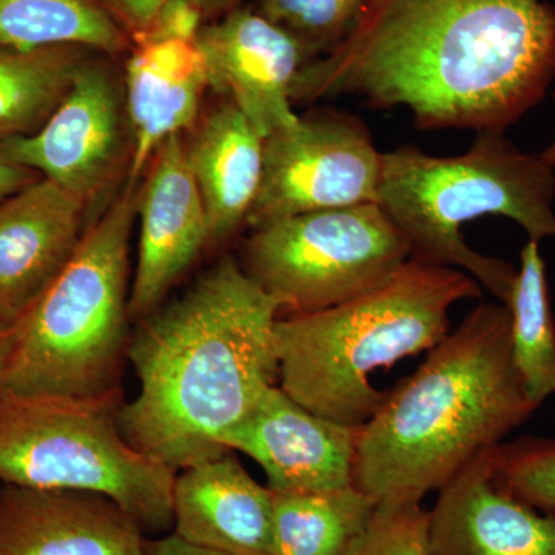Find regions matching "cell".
I'll return each mask as SVG.
<instances>
[{"mask_svg": "<svg viewBox=\"0 0 555 555\" xmlns=\"http://www.w3.org/2000/svg\"><path fill=\"white\" fill-rule=\"evenodd\" d=\"M555 78L550 0H367L334 50L308 62L292 100L353 94L406 107L420 129L505 131Z\"/></svg>", "mask_w": 555, "mask_h": 555, "instance_id": "1", "label": "cell"}, {"mask_svg": "<svg viewBox=\"0 0 555 555\" xmlns=\"http://www.w3.org/2000/svg\"><path fill=\"white\" fill-rule=\"evenodd\" d=\"M283 310L224 255L181 297L139 321L129 360L141 387L119 412L131 447L175 473L230 452L221 437L280 382Z\"/></svg>", "mask_w": 555, "mask_h": 555, "instance_id": "2", "label": "cell"}, {"mask_svg": "<svg viewBox=\"0 0 555 555\" xmlns=\"http://www.w3.org/2000/svg\"><path fill=\"white\" fill-rule=\"evenodd\" d=\"M537 409L514 367L509 310L478 305L361 426L353 485L378 505L422 503Z\"/></svg>", "mask_w": 555, "mask_h": 555, "instance_id": "3", "label": "cell"}, {"mask_svg": "<svg viewBox=\"0 0 555 555\" xmlns=\"http://www.w3.org/2000/svg\"><path fill=\"white\" fill-rule=\"evenodd\" d=\"M480 297L478 281L462 270L409 259L360 297L278 318V383L313 414L364 426L389 396L372 374L434 349L449 334L452 306Z\"/></svg>", "mask_w": 555, "mask_h": 555, "instance_id": "4", "label": "cell"}, {"mask_svg": "<svg viewBox=\"0 0 555 555\" xmlns=\"http://www.w3.org/2000/svg\"><path fill=\"white\" fill-rule=\"evenodd\" d=\"M555 171L545 156L520 152L505 131H480L459 156L412 145L383 153L378 206L406 236L411 259L460 268L505 305L517 270L473 250L462 225L485 215L516 221L529 240L555 238Z\"/></svg>", "mask_w": 555, "mask_h": 555, "instance_id": "5", "label": "cell"}, {"mask_svg": "<svg viewBox=\"0 0 555 555\" xmlns=\"http://www.w3.org/2000/svg\"><path fill=\"white\" fill-rule=\"evenodd\" d=\"M139 189L141 181L126 179L56 280L10 327L0 393L96 397L120 387Z\"/></svg>", "mask_w": 555, "mask_h": 555, "instance_id": "6", "label": "cell"}, {"mask_svg": "<svg viewBox=\"0 0 555 555\" xmlns=\"http://www.w3.org/2000/svg\"><path fill=\"white\" fill-rule=\"evenodd\" d=\"M122 387L96 397L0 393V485L94 492L142 529L173 528L177 473L120 433Z\"/></svg>", "mask_w": 555, "mask_h": 555, "instance_id": "7", "label": "cell"}, {"mask_svg": "<svg viewBox=\"0 0 555 555\" xmlns=\"http://www.w3.org/2000/svg\"><path fill=\"white\" fill-rule=\"evenodd\" d=\"M243 257L244 272L284 310L310 313L385 283L411 259V246L378 204H363L254 229Z\"/></svg>", "mask_w": 555, "mask_h": 555, "instance_id": "8", "label": "cell"}, {"mask_svg": "<svg viewBox=\"0 0 555 555\" xmlns=\"http://www.w3.org/2000/svg\"><path fill=\"white\" fill-rule=\"evenodd\" d=\"M115 57L93 53L38 130L0 142L14 163L93 207L129 177L131 131Z\"/></svg>", "mask_w": 555, "mask_h": 555, "instance_id": "9", "label": "cell"}, {"mask_svg": "<svg viewBox=\"0 0 555 555\" xmlns=\"http://www.w3.org/2000/svg\"><path fill=\"white\" fill-rule=\"evenodd\" d=\"M382 159L356 116L318 113L264 139L261 185L247 224L378 204Z\"/></svg>", "mask_w": 555, "mask_h": 555, "instance_id": "10", "label": "cell"}, {"mask_svg": "<svg viewBox=\"0 0 555 555\" xmlns=\"http://www.w3.org/2000/svg\"><path fill=\"white\" fill-rule=\"evenodd\" d=\"M198 43L208 89L236 105L262 138L298 122L292 91L315 57L294 36L257 10L240 7L204 25Z\"/></svg>", "mask_w": 555, "mask_h": 555, "instance_id": "11", "label": "cell"}, {"mask_svg": "<svg viewBox=\"0 0 555 555\" xmlns=\"http://www.w3.org/2000/svg\"><path fill=\"white\" fill-rule=\"evenodd\" d=\"M360 429L313 414L273 386L221 444L255 460L275 494H310L353 485Z\"/></svg>", "mask_w": 555, "mask_h": 555, "instance_id": "12", "label": "cell"}, {"mask_svg": "<svg viewBox=\"0 0 555 555\" xmlns=\"http://www.w3.org/2000/svg\"><path fill=\"white\" fill-rule=\"evenodd\" d=\"M184 134L156 150L139 189L138 262L129 302L130 321L138 323L164 305L208 248L206 208L190 170Z\"/></svg>", "mask_w": 555, "mask_h": 555, "instance_id": "13", "label": "cell"}, {"mask_svg": "<svg viewBox=\"0 0 555 555\" xmlns=\"http://www.w3.org/2000/svg\"><path fill=\"white\" fill-rule=\"evenodd\" d=\"M89 206L47 178L0 201V321L13 326L56 280L87 224Z\"/></svg>", "mask_w": 555, "mask_h": 555, "instance_id": "14", "label": "cell"}, {"mask_svg": "<svg viewBox=\"0 0 555 555\" xmlns=\"http://www.w3.org/2000/svg\"><path fill=\"white\" fill-rule=\"evenodd\" d=\"M142 531L105 495L0 486V555H147Z\"/></svg>", "mask_w": 555, "mask_h": 555, "instance_id": "15", "label": "cell"}, {"mask_svg": "<svg viewBox=\"0 0 555 555\" xmlns=\"http://www.w3.org/2000/svg\"><path fill=\"white\" fill-rule=\"evenodd\" d=\"M492 449L438 491L427 511V555H555V514L495 483Z\"/></svg>", "mask_w": 555, "mask_h": 555, "instance_id": "16", "label": "cell"}, {"mask_svg": "<svg viewBox=\"0 0 555 555\" xmlns=\"http://www.w3.org/2000/svg\"><path fill=\"white\" fill-rule=\"evenodd\" d=\"M273 494L233 451L182 469L173 485V532L229 555H273Z\"/></svg>", "mask_w": 555, "mask_h": 555, "instance_id": "17", "label": "cell"}, {"mask_svg": "<svg viewBox=\"0 0 555 555\" xmlns=\"http://www.w3.org/2000/svg\"><path fill=\"white\" fill-rule=\"evenodd\" d=\"M122 79L133 142L127 179L139 182L156 150L199 118L208 79L198 40L131 43Z\"/></svg>", "mask_w": 555, "mask_h": 555, "instance_id": "18", "label": "cell"}, {"mask_svg": "<svg viewBox=\"0 0 555 555\" xmlns=\"http://www.w3.org/2000/svg\"><path fill=\"white\" fill-rule=\"evenodd\" d=\"M193 178L206 208L208 247L228 243L247 224L264 169V138L222 98L184 134Z\"/></svg>", "mask_w": 555, "mask_h": 555, "instance_id": "19", "label": "cell"}, {"mask_svg": "<svg viewBox=\"0 0 555 555\" xmlns=\"http://www.w3.org/2000/svg\"><path fill=\"white\" fill-rule=\"evenodd\" d=\"M93 53L73 46L20 50L0 43V142L38 130Z\"/></svg>", "mask_w": 555, "mask_h": 555, "instance_id": "20", "label": "cell"}, {"mask_svg": "<svg viewBox=\"0 0 555 555\" xmlns=\"http://www.w3.org/2000/svg\"><path fill=\"white\" fill-rule=\"evenodd\" d=\"M273 494V555H345L378 503L356 485L310 494Z\"/></svg>", "mask_w": 555, "mask_h": 555, "instance_id": "21", "label": "cell"}, {"mask_svg": "<svg viewBox=\"0 0 555 555\" xmlns=\"http://www.w3.org/2000/svg\"><path fill=\"white\" fill-rule=\"evenodd\" d=\"M0 43L82 47L112 57L131 49L129 35L94 0H0Z\"/></svg>", "mask_w": 555, "mask_h": 555, "instance_id": "22", "label": "cell"}, {"mask_svg": "<svg viewBox=\"0 0 555 555\" xmlns=\"http://www.w3.org/2000/svg\"><path fill=\"white\" fill-rule=\"evenodd\" d=\"M520 259L505 301L511 315V349L526 396L540 408L555 396V321L539 241L529 240Z\"/></svg>", "mask_w": 555, "mask_h": 555, "instance_id": "23", "label": "cell"}, {"mask_svg": "<svg viewBox=\"0 0 555 555\" xmlns=\"http://www.w3.org/2000/svg\"><path fill=\"white\" fill-rule=\"evenodd\" d=\"M367 0H258L261 16L294 36L313 57L326 54L356 27Z\"/></svg>", "mask_w": 555, "mask_h": 555, "instance_id": "24", "label": "cell"}, {"mask_svg": "<svg viewBox=\"0 0 555 555\" xmlns=\"http://www.w3.org/2000/svg\"><path fill=\"white\" fill-rule=\"evenodd\" d=\"M495 483L526 505L555 514V438L524 437L492 449Z\"/></svg>", "mask_w": 555, "mask_h": 555, "instance_id": "25", "label": "cell"}, {"mask_svg": "<svg viewBox=\"0 0 555 555\" xmlns=\"http://www.w3.org/2000/svg\"><path fill=\"white\" fill-rule=\"evenodd\" d=\"M422 503H382L345 555H427Z\"/></svg>", "mask_w": 555, "mask_h": 555, "instance_id": "26", "label": "cell"}, {"mask_svg": "<svg viewBox=\"0 0 555 555\" xmlns=\"http://www.w3.org/2000/svg\"><path fill=\"white\" fill-rule=\"evenodd\" d=\"M204 25L206 21L192 0H166L149 30L131 39V43L159 39L198 40Z\"/></svg>", "mask_w": 555, "mask_h": 555, "instance_id": "27", "label": "cell"}, {"mask_svg": "<svg viewBox=\"0 0 555 555\" xmlns=\"http://www.w3.org/2000/svg\"><path fill=\"white\" fill-rule=\"evenodd\" d=\"M94 2L129 35L130 39H134L149 30L166 0H94Z\"/></svg>", "mask_w": 555, "mask_h": 555, "instance_id": "28", "label": "cell"}, {"mask_svg": "<svg viewBox=\"0 0 555 555\" xmlns=\"http://www.w3.org/2000/svg\"><path fill=\"white\" fill-rule=\"evenodd\" d=\"M39 178L38 173L14 163L0 150V201L9 198Z\"/></svg>", "mask_w": 555, "mask_h": 555, "instance_id": "29", "label": "cell"}, {"mask_svg": "<svg viewBox=\"0 0 555 555\" xmlns=\"http://www.w3.org/2000/svg\"><path fill=\"white\" fill-rule=\"evenodd\" d=\"M147 555H229L193 546L175 534L147 542Z\"/></svg>", "mask_w": 555, "mask_h": 555, "instance_id": "30", "label": "cell"}, {"mask_svg": "<svg viewBox=\"0 0 555 555\" xmlns=\"http://www.w3.org/2000/svg\"><path fill=\"white\" fill-rule=\"evenodd\" d=\"M192 2L198 7L204 21L208 24V22L221 20L230 11L240 9L243 0H192Z\"/></svg>", "mask_w": 555, "mask_h": 555, "instance_id": "31", "label": "cell"}, {"mask_svg": "<svg viewBox=\"0 0 555 555\" xmlns=\"http://www.w3.org/2000/svg\"><path fill=\"white\" fill-rule=\"evenodd\" d=\"M10 327L9 324L0 321V383H2L3 372H5L7 360L10 353Z\"/></svg>", "mask_w": 555, "mask_h": 555, "instance_id": "32", "label": "cell"}, {"mask_svg": "<svg viewBox=\"0 0 555 555\" xmlns=\"http://www.w3.org/2000/svg\"><path fill=\"white\" fill-rule=\"evenodd\" d=\"M0 486H2V485H0Z\"/></svg>", "mask_w": 555, "mask_h": 555, "instance_id": "33", "label": "cell"}]
</instances>
